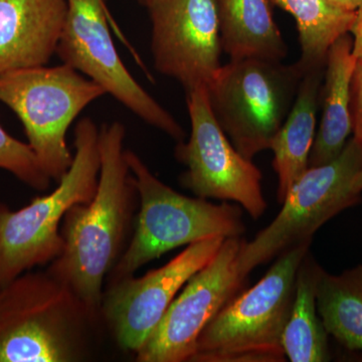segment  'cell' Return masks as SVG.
<instances>
[{
    "instance_id": "cell-1",
    "label": "cell",
    "mask_w": 362,
    "mask_h": 362,
    "mask_svg": "<svg viewBox=\"0 0 362 362\" xmlns=\"http://www.w3.org/2000/svg\"><path fill=\"white\" fill-rule=\"evenodd\" d=\"M122 123L103 124L101 169L96 194L66 211L61 226L64 247L47 271L75 293L99 322L104 282L123 254L138 201L134 176L125 157Z\"/></svg>"
},
{
    "instance_id": "cell-2",
    "label": "cell",
    "mask_w": 362,
    "mask_h": 362,
    "mask_svg": "<svg viewBox=\"0 0 362 362\" xmlns=\"http://www.w3.org/2000/svg\"><path fill=\"white\" fill-rule=\"evenodd\" d=\"M87 307L47 270L0 286V362H76L97 326Z\"/></svg>"
},
{
    "instance_id": "cell-3",
    "label": "cell",
    "mask_w": 362,
    "mask_h": 362,
    "mask_svg": "<svg viewBox=\"0 0 362 362\" xmlns=\"http://www.w3.org/2000/svg\"><path fill=\"white\" fill-rule=\"evenodd\" d=\"M125 157L134 176L140 209L134 235L109 274L108 284L134 276L143 266L177 247L245 233L239 204L185 197L158 180L135 152L126 149Z\"/></svg>"
},
{
    "instance_id": "cell-4",
    "label": "cell",
    "mask_w": 362,
    "mask_h": 362,
    "mask_svg": "<svg viewBox=\"0 0 362 362\" xmlns=\"http://www.w3.org/2000/svg\"><path fill=\"white\" fill-rule=\"evenodd\" d=\"M99 133L92 119H81L75 127L73 162L56 189L16 211L0 204V286L49 265L61 255L66 211L87 204L96 194L101 169Z\"/></svg>"
},
{
    "instance_id": "cell-5",
    "label": "cell",
    "mask_w": 362,
    "mask_h": 362,
    "mask_svg": "<svg viewBox=\"0 0 362 362\" xmlns=\"http://www.w3.org/2000/svg\"><path fill=\"white\" fill-rule=\"evenodd\" d=\"M311 243L282 252L256 285L228 302L202 331L192 362L285 361L283 331Z\"/></svg>"
},
{
    "instance_id": "cell-6",
    "label": "cell",
    "mask_w": 362,
    "mask_h": 362,
    "mask_svg": "<svg viewBox=\"0 0 362 362\" xmlns=\"http://www.w3.org/2000/svg\"><path fill=\"white\" fill-rule=\"evenodd\" d=\"M305 71L298 63L249 58L221 66L206 86L209 104L233 147L247 159L270 149L291 111Z\"/></svg>"
},
{
    "instance_id": "cell-7",
    "label": "cell",
    "mask_w": 362,
    "mask_h": 362,
    "mask_svg": "<svg viewBox=\"0 0 362 362\" xmlns=\"http://www.w3.org/2000/svg\"><path fill=\"white\" fill-rule=\"evenodd\" d=\"M106 95L70 66H40L0 76V102L20 119L40 168L59 182L73 162L66 144L71 123Z\"/></svg>"
},
{
    "instance_id": "cell-8",
    "label": "cell",
    "mask_w": 362,
    "mask_h": 362,
    "mask_svg": "<svg viewBox=\"0 0 362 362\" xmlns=\"http://www.w3.org/2000/svg\"><path fill=\"white\" fill-rule=\"evenodd\" d=\"M361 168L362 146L354 137L337 158L308 168L290 188L270 225L250 242L243 240L238 257L240 275L247 278L256 267L312 240L324 223L358 204L361 194L354 189L352 180Z\"/></svg>"
},
{
    "instance_id": "cell-9",
    "label": "cell",
    "mask_w": 362,
    "mask_h": 362,
    "mask_svg": "<svg viewBox=\"0 0 362 362\" xmlns=\"http://www.w3.org/2000/svg\"><path fill=\"white\" fill-rule=\"evenodd\" d=\"M66 4L56 52L63 64L96 83L144 122L182 141L185 132L180 123L143 89L117 52L105 0H66Z\"/></svg>"
},
{
    "instance_id": "cell-10",
    "label": "cell",
    "mask_w": 362,
    "mask_h": 362,
    "mask_svg": "<svg viewBox=\"0 0 362 362\" xmlns=\"http://www.w3.org/2000/svg\"><path fill=\"white\" fill-rule=\"evenodd\" d=\"M185 93L192 129L187 141L175 147L176 159L187 166L181 185L201 199L235 202L258 220L268 206L261 170L233 147L218 125L206 86Z\"/></svg>"
},
{
    "instance_id": "cell-11",
    "label": "cell",
    "mask_w": 362,
    "mask_h": 362,
    "mask_svg": "<svg viewBox=\"0 0 362 362\" xmlns=\"http://www.w3.org/2000/svg\"><path fill=\"white\" fill-rule=\"evenodd\" d=\"M243 240H223L213 259L187 281L135 354L136 361L192 362L202 331L246 282L238 267Z\"/></svg>"
},
{
    "instance_id": "cell-12",
    "label": "cell",
    "mask_w": 362,
    "mask_h": 362,
    "mask_svg": "<svg viewBox=\"0 0 362 362\" xmlns=\"http://www.w3.org/2000/svg\"><path fill=\"white\" fill-rule=\"evenodd\" d=\"M225 238L189 245L165 265L109 283L101 305L103 319L124 351L142 349L187 281L216 256Z\"/></svg>"
},
{
    "instance_id": "cell-13",
    "label": "cell",
    "mask_w": 362,
    "mask_h": 362,
    "mask_svg": "<svg viewBox=\"0 0 362 362\" xmlns=\"http://www.w3.org/2000/svg\"><path fill=\"white\" fill-rule=\"evenodd\" d=\"M147 9L156 71L185 92L207 86L221 66L218 0H152Z\"/></svg>"
},
{
    "instance_id": "cell-14",
    "label": "cell",
    "mask_w": 362,
    "mask_h": 362,
    "mask_svg": "<svg viewBox=\"0 0 362 362\" xmlns=\"http://www.w3.org/2000/svg\"><path fill=\"white\" fill-rule=\"evenodd\" d=\"M66 8V0H0V76L49 63Z\"/></svg>"
},
{
    "instance_id": "cell-15",
    "label": "cell",
    "mask_w": 362,
    "mask_h": 362,
    "mask_svg": "<svg viewBox=\"0 0 362 362\" xmlns=\"http://www.w3.org/2000/svg\"><path fill=\"white\" fill-rule=\"evenodd\" d=\"M354 40L342 35L328 49L320 126L309 156L308 168L323 165L337 158L352 132L350 86L356 68Z\"/></svg>"
},
{
    "instance_id": "cell-16",
    "label": "cell",
    "mask_w": 362,
    "mask_h": 362,
    "mask_svg": "<svg viewBox=\"0 0 362 362\" xmlns=\"http://www.w3.org/2000/svg\"><path fill=\"white\" fill-rule=\"evenodd\" d=\"M323 69H313L305 73L291 111L271 144L280 204L293 185L308 169L309 156L316 135L317 108Z\"/></svg>"
},
{
    "instance_id": "cell-17",
    "label": "cell",
    "mask_w": 362,
    "mask_h": 362,
    "mask_svg": "<svg viewBox=\"0 0 362 362\" xmlns=\"http://www.w3.org/2000/svg\"><path fill=\"white\" fill-rule=\"evenodd\" d=\"M221 49L230 59L280 61L288 49L269 0H218Z\"/></svg>"
},
{
    "instance_id": "cell-18",
    "label": "cell",
    "mask_w": 362,
    "mask_h": 362,
    "mask_svg": "<svg viewBox=\"0 0 362 362\" xmlns=\"http://www.w3.org/2000/svg\"><path fill=\"white\" fill-rule=\"evenodd\" d=\"M320 270L307 252L298 269L291 311L283 331V350L292 362L330 359L328 333L317 310L316 285Z\"/></svg>"
},
{
    "instance_id": "cell-19",
    "label": "cell",
    "mask_w": 362,
    "mask_h": 362,
    "mask_svg": "<svg viewBox=\"0 0 362 362\" xmlns=\"http://www.w3.org/2000/svg\"><path fill=\"white\" fill-rule=\"evenodd\" d=\"M316 302L328 334L350 351L362 352V265L339 275L321 268Z\"/></svg>"
},
{
    "instance_id": "cell-20",
    "label": "cell",
    "mask_w": 362,
    "mask_h": 362,
    "mask_svg": "<svg viewBox=\"0 0 362 362\" xmlns=\"http://www.w3.org/2000/svg\"><path fill=\"white\" fill-rule=\"evenodd\" d=\"M291 14L296 21L301 59L297 62L305 73L325 66L331 45L350 33L356 11H347L329 0H269Z\"/></svg>"
},
{
    "instance_id": "cell-21",
    "label": "cell",
    "mask_w": 362,
    "mask_h": 362,
    "mask_svg": "<svg viewBox=\"0 0 362 362\" xmlns=\"http://www.w3.org/2000/svg\"><path fill=\"white\" fill-rule=\"evenodd\" d=\"M0 169L7 171L33 189L45 192L51 178L40 168L28 143L16 139L0 125Z\"/></svg>"
},
{
    "instance_id": "cell-22",
    "label": "cell",
    "mask_w": 362,
    "mask_h": 362,
    "mask_svg": "<svg viewBox=\"0 0 362 362\" xmlns=\"http://www.w3.org/2000/svg\"><path fill=\"white\" fill-rule=\"evenodd\" d=\"M350 114L354 138L362 146V57L356 59L350 86Z\"/></svg>"
},
{
    "instance_id": "cell-23",
    "label": "cell",
    "mask_w": 362,
    "mask_h": 362,
    "mask_svg": "<svg viewBox=\"0 0 362 362\" xmlns=\"http://www.w3.org/2000/svg\"><path fill=\"white\" fill-rule=\"evenodd\" d=\"M350 35H352V40H354L352 52L356 59L359 58V57H362V6L357 11L356 21L352 26Z\"/></svg>"
},
{
    "instance_id": "cell-24",
    "label": "cell",
    "mask_w": 362,
    "mask_h": 362,
    "mask_svg": "<svg viewBox=\"0 0 362 362\" xmlns=\"http://www.w3.org/2000/svg\"><path fill=\"white\" fill-rule=\"evenodd\" d=\"M329 1L341 8L347 9V11H356L361 7L358 0H329Z\"/></svg>"
},
{
    "instance_id": "cell-25",
    "label": "cell",
    "mask_w": 362,
    "mask_h": 362,
    "mask_svg": "<svg viewBox=\"0 0 362 362\" xmlns=\"http://www.w3.org/2000/svg\"><path fill=\"white\" fill-rule=\"evenodd\" d=\"M352 187L358 194H361L362 192V168L359 169L358 173L354 176V180H352Z\"/></svg>"
},
{
    "instance_id": "cell-26",
    "label": "cell",
    "mask_w": 362,
    "mask_h": 362,
    "mask_svg": "<svg viewBox=\"0 0 362 362\" xmlns=\"http://www.w3.org/2000/svg\"><path fill=\"white\" fill-rule=\"evenodd\" d=\"M140 4H143L144 6H148L150 4H151L152 0H138Z\"/></svg>"
},
{
    "instance_id": "cell-27",
    "label": "cell",
    "mask_w": 362,
    "mask_h": 362,
    "mask_svg": "<svg viewBox=\"0 0 362 362\" xmlns=\"http://www.w3.org/2000/svg\"><path fill=\"white\" fill-rule=\"evenodd\" d=\"M359 4H361V6H362V0H358Z\"/></svg>"
}]
</instances>
